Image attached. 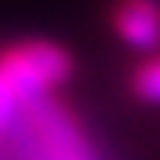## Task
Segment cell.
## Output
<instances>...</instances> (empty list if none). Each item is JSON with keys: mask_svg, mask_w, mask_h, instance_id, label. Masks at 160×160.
<instances>
[{"mask_svg": "<svg viewBox=\"0 0 160 160\" xmlns=\"http://www.w3.org/2000/svg\"><path fill=\"white\" fill-rule=\"evenodd\" d=\"M71 71L75 61L68 46L53 39H18L0 46V132L11 128L32 100L57 92Z\"/></svg>", "mask_w": 160, "mask_h": 160, "instance_id": "1", "label": "cell"}, {"mask_svg": "<svg viewBox=\"0 0 160 160\" xmlns=\"http://www.w3.org/2000/svg\"><path fill=\"white\" fill-rule=\"evenodd\" d=\"M110 29L139 53H160V0H114Z\"/></svg>", "mask_w": 160, "mask_h": 160, "instance_id": "2", "label": "cell"}, {"mask_svg": "<svg viewBox=\"0 0 160 160\" xmlns=\"http://www.w3.org/2000/svg\"><path fill=\"white\" fill-rule=\"evenodd\" d=\"M128 92L139 103H149V107H160V53L146 57L142 64H135L128 75Z\"/></svg>", "mask_w": 160, "mask_h": 160, "instance_id": "3", "label": "cell"}]
</instances>
